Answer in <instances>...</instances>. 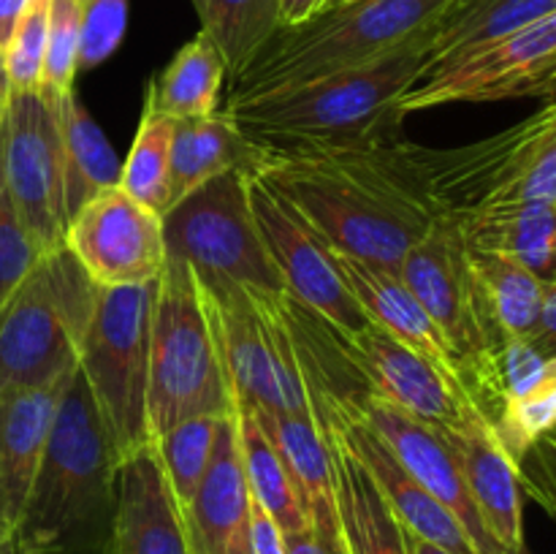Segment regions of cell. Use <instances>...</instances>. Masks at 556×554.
I'll return each instance as SVG.
<instances>
[{
  "label": "cell",
  "mask_w": 556,
  "mask_h": 554,
  "mask_svg": "<svg viewBox=\"0 0 556 554\" xmlns=\"http://www.w3.org/2000/svg\"><path fill=\"white\" fill-rule=\"evenodd\" d=\"M253 174L277 190L331 250L380 269H400L407 250L438 221L402 136L320 152L261 147Z\"/></svg>",
  "instance_id": "cell-1"
},
{
  "label": "cell",
  "mask_w": 556,
  "mask_h": 554,
  "mask_svg": "<svg viewBox=\"0 0 556 554\" xmlns=\"http://www.w3.org/2000/svg\"><path fill=\"white\" fill-rule=\"evenodd\" d=\"M438 22L378 63L304 81L223 112L255 144L282 152H320L367 147L396 139L402 128L400 98L429 65Z\"/></svg>",
  "instance_id": "cell-2"
},
{
  "label": "cell",
  "mask_w": 556,
  "mask_h": 554,
  "mask_svg": "<svg viewBox=\"0 0 556 554\" xmlns=\"http://www.w3.org/2000/svg\"><path fill=\"white\" fill-rule=\"evenodd\" d=\"M119 456L74 369L60 394L25 508L11 536L14 554H103L117 511Z\"/></svg>",
  "instance_id": "cell-3"
},
{
  "label": "cell",
  "mask_w": 556,
  "mask_h": 554,
  "mask_svg": "<svg viewBox=\"0 0 556 554\" xmlns=\"http://www.w3.org/2000/svg\"><path fill=\"white\" fill-rule=\"evenodd\" d=\"M454 0H348L280 27L231 79L226 103L253 101L304 81L389 58L440 20Z\"/></svg>",
  "instance_id": "cell-4"
},
{
  "label": "cell",
  "mask_w": 556,
  "mask_h": 554,
  "mask_svg": "<svg viewBox=\"0 0 556 554\" xmlns=\"http://www.w3.org/2000/svg\"><path fill=\"white\" fill-rule=\"evenodd\" d=\"M405 155L438 217L462 221L527 201L556 204L554 98L521 123L465 147L434 150L405 139Z\"/></svg>",
  "instance_id": "cell-5"
},
{
  "label": "cell",
  "mask_w": 556,
  "mask_h": 554,
  "mask_svg": "<svg viewBox=\"0 0 556 554\" xmlns=\"http://www.w3.org/2000/svg\"><path fill=\"white\" fill-rule=\"evenodd\" d=\"M96 299L98 286L65 244L38 255L0 310V396L74 373Z\"/></svg>",
  "instance_id": "cell-6"
},
{
  "label": "cell",
  "mask_w": 556,
  "mask_h": 554,
  "mask_svg": "<svg viewBox=\"0 0 556 554\" xmlns=\"http://www.w3.org/2000/svg\"><path fill=\"white\" fill-rule=\"evenodd\" d=\"M231 391L212 340L199 282L188 264L168 259L155 280L150 326V440L195 416H228Z\"/></svg>",
  "instance_id": "cell-7"
},
{
  "label": "cell",
  "mask_w": 556,
  "mask_h": 554,
  "mask_svg": "<svg viewBox=\"0 0 556 554\" xmlns=\"http://www.w3.org/2000/svg\"><path fill=\"white\" fill-rule=\"evenodd\" d=\"M231 402L275 413H313L291 297L250 288H201Z\"/></svg>",
  "instance_id": "cell-8"
},
{
  "label": "cell",
  "mask_w": 556,
  "mask_h": 554,
  "mask_svg": "<svg viewBox=\"0 0 556 554\" xmlns=\"http://www.w3.org/2000/svg\"><path fill=\"white\" fill-rule=\"evenodd\" d=\"M155 280L98 288L96 310L79 345V369L119 462L150 445V326Z\"/></svg>",
  "instance_id": "cell-9"
},
{
  "label": "cell",
  "mask_w": 556,
  "mask_h": 554,
  "mask_svg": "<svg viewBox=\"0 0 556 554\" xmlns=\"http://www.w3.org/2000/svg\"><path fill=\"white\" fill-rule=\"evenodd\" d=\"M163 242L201 288L286 293L250 206V168L217 174L163 212Z\"/></svg>",
  "instance_id": "cell-10"
},
{
  "label": "cell",
  "mask_w": 556,
  "mask_h": 554,
  "mask_svg": "<svg viewBox=\"0 0 556 554\" xmlns=\"http://www.w3.org/2000/svg\"><path fill=\"white\" fill-rule=\"evenodd\" d=\"M0 193L41 253L63 248V150L58 101L43 92H9L0 106Z\"/></svg>",
  "instance_id": "cell-11"
},
{
  "label": "cell",
  "mask_w": 556,
  "mask_h": 554,
  "mask_svg": "<svg viewBox=\"0 0 556 554\" xmlns=\"http://www.w3.org/2000/svg\"><path fill=\"white\" fill-rule=\"evenodd\" d=\"M556 85V14L532 22L525 30L478 47L462 58L429 68L400 98V117L448 106L489 103L508 98L552 101Z\"/></svg>",
  "instance_id": "cell-12"
},
{
  "label": "cell",
  "mask_w": 556,
  "mask_h": 554,
  "mask_svg": "<svg viewBox=\"0 0 556 554\" xmlns=\"http://www.w3.org/2000/svg\"><path fill=\"white\" fill-rule=\"evenodd\" d=\"M250 206L261 239L280 275L286 293L318 315L337 335H353L369 324L337 266L334 250L282 199L250 172Z\"/></svg>",
  "instance_id": "cell-13"
},
{
  "label": "cell",
  "mask_w": 556,
  "mask_h": 554,
  "mask_svg": "<svg viewBox=\"0 0 556 554\" xmlns=\"http://www.w3.org/2000/svg\"><path fill=\"white\" fill-rule=\"evenodd\" d=\"M331 340L369 394L427 424L434 432L459 429L470 418L481 416L459 380L375 324H367L353 335H337L331 329Z\"/></svg>",
  "instance_id": "cell-14"
},
{
  "label": "cell",
  "mask_w": 556,
  "mask_h": 554,
  "mask_svg": "<svg viewBox=\"0 0 556 554\" xmlns=\"http://www.w3.org/2000/svg\"><path fill=\"white\" fill-rule=\"evenodd\" d=\"M396 275L443 331L454 348L459 369L478 353L503 345L489 329L467 259V244L454 221H432L427 234L400 261Z\"/></svg>",
  "instance_id": "cell-15"
},
{
  "label": "cell",
  "mask_w": 556,
  "mask_h": 554,
  "mask_svg": "<svg viewBox=\"0 0 556 554\" xmlns=\"http://www.w3.org/2000/svg\"><path fill=\"white\" fill-rule=\"evenodd\" d=\"M63 244L98 288L144 286L157 280L166 264L163 215L130 199L119 185L71 217Z\"/></svg>",
  "instance_id": "cell-16"
},
{
  "label": "cell",
  "mask_w": 556,
  "mask_h": 554,
  "mask_svg": "<svg viewBox=\"0 0 556 554\" xmlns=\"http://www.w3.org/2000/svg\"><path fill=\"white\" fill-rule=\"evenodd\" d=\"M326 378V375H320ZM342 396L348 405L386 440L396 459L410 470V476L454 516L467 532L470 543L476 546L478 554H508L483 527L481 516H478L476 503H472L470 492L465 487L459 467H456L454 456L445 449L443 438L434 432L427 424L416 421V418L405 416L396 407L386 405L375 394L364 389L362 380L356 375H342V378H326Z\"/></svg>",
  "instance_id": "cell-17"
},
{
  "label": "cell",
  "mask_w": 556,
  "mask_h": 554,
  "mask_svg": "<svg viewBox=\"0 0 556 554\" xmlns=\"http://www.w3.org/2000/svg\"><path fill=\"white\" fill-rule=\"evenodd\" d=\"M454 456L489 536L508 554L525 546V492L514 459L483 416L438 432Z\"/></svg>",
  "instance_id": "cell-18"
},
{
  "label": "cell",
  "mask_w": 556,
  "mask_h": 554,
  "mask_svg": "<svg viewBox=\"0 0 556 554\" xmlns=\"http://www.w3.org/2000/svg\"><path fill=\"white\" fill-rule=\"evenodd\" d=\"M182 521L193 554H250V489L233 411L220 418L212 462Z\"/></svg>",
  "instance_id": "cell-19"
},
{
  "label": "cell",
  "mask_w": 556,
  "mask_h": 554,
  "mask_svg": "<svg viewBox=\"0 0 556 554\" xmlns=\"http://www.w3.org/2000/svg\"><path fill=\"white\" fill-rule=\"evenodd\" d=\"M103 554H193L152 443L119 465L117 511Z\"/></svg>",
  "instance_id": "cell-20"
},
{
  "label": "cell",
  "mask_w": 556,
  "mask_h": 554,
  "mask_svg": "<svg viewBox=\"0 0 556 554\" xmlns=\"http://www.w3.org/2000/svg\"><path fill=\"white\" fill-rule=\"evenodd\" d=\"M334 259L348 291L353 293V299L358 302L362 313L367 315L369 324L383 329L396 342L407 345L418 356H424L434 367L443 369L445 375L459 380V362H456L454 348L448 345L443 331L429 318L427 310L421 307V302L413 297L410 288L402 282L396 272L364 264V261L337 253V250Z\"/></svg>",
  "instance_id": "cell-21"
},
{
  "label": "cell",
  "mask_w": 556,
  "mask_h": 554,
  "mask_svg": "<svg viewBox=\"0 0 556 554\" xmlns=\"http://www.w3.org/2000/svg\"><path fill=\"white\" fill-rule=\"evenodd\" d=\"M68 378L71 375H65L63 380L41 389L11 391L0 396V527L9 543L41 465L60 394Z\"/></svg>",
  "instance_id": "cell-22"
},
{
  "label": "cell",
  "mask_w": 556,
  "mask_h": 554,
  "mask_svg": "<svg viewBox=\"0 0 556 554\" xmlns=\"http://www.w3.org/2000/svg\"><path fill=\"white\" fill-rule=\"evenodd\" d=\"M250 411L258 418L261 429L286 465L309 527L324 541L342 546L334 500V465H331L329 443L313 413H275L261 411V407H250Z\"/></svg>",
  "instance_id": "cell-23"
},
{
  "label": "cell",
  "mask_w": 556,
  "mask_h": 554,
  "mask_svg": "<svg viewBox=\"0 0 556 554\" xmlns=\"http://www.w3.org/2000/svg\"><path fill=\"white\" fill-rule=\"evenodd\" d=\"M320 432L334 465V500L345 554H407L405 527L369 478L367 467L331 429L320 427Z\"/></svg>",
  "instance_id": "cell-24"
},
{
  "label": "cell",
  "mask_w": 556,
  "mask_h": 554,
  "mask_svg": "<svg viewBox=\"0 0 556 554\" xmlns=\"http://www.w3.org/2000/svg\"><path fill=\"white\" fill-rule=\"evenodd\" d=\"M261 158V147L250 141L223 109L193 119H174L172 161H168V206L193 193L206 179L231 168H250Z\"/></svg>",
  "instance_id": "cell-25"
},
{
  "label": "cell",
  "mask_w": 556,
  "mask_h": 554,
  "mask_svg": "<svg viewBox=\"0 0 556 554\" xmlns=\"http://www.w3.org/2000/svg\"><path fill=\"white\" fill-rule=\"evenodd\" d=\"M472 277L489 329L500 342H530L546 356H556L541 340V310L554 280H541L516 261L467 248Z\"/></svg>",
  "instance_id": "cell-26"
},
{
  "label": "cell",
  "mask_w": 556,
  "mask_h": 554,
  "mask_svg": "<svg viewBox=\"0 0 556 554\" xmlns=\"http://www.w3.org/2000/svg\"><path fill=\"white\" fill-rule=\"evenodd\" d=\"M467 248L516 261L541 280H554L556 204L527 201L472 212L454 221Z\"/></svg>",
  "instance_id": "cell-27"
},
{
  "label": "cell",
  "mask_w": 556,
  "mask_h": 554,
  "mask_svg": "<svg viewBox=\"0 0 556 554\" xmlns=\"http://www.w3.org/2000/svg\"><path fill=\"white\" fill-rule=\"evenodd\" d=\"M58 125L63 150V204L65 217L71 221L103 190L117 188L123 163L76 92L58 101Z\"/></svg>",
  "instance_id": "cell-28"
},
{
  "label": "cell",
  "mask_w": 556,
  "mask_h": 554,
  "mask_svg": "<svg viewBox=\"0 0 556 554\" xmlns=\"http://www.w3.org/2000/svg\"><path fill=\"white\" fill-rule=\"evenodd\" d=\"M548 14H556V0H454L438 20L427 71L525 30Z\"/></svg>",
  "instance_id": "cell-29"
},
{
  "label": "cell",
  "mask_w": 556,
  "mask_h": 554,
  "mask_svg": "<svg viewBox=\"0 0 556 554\" xmlns=\"http://www.w3.org/2000/svg\"><path fill=\"white\" fill-rule=\"evenodd\" d=\"M226 76V63H223L220 52L204 33H199L152 79L144 112L163 114L168 119L206 117V114L217 112Z\"/></svg>",
  "instance_id": "cell-30"
},
{
  "label": "cell",
  "mask_w": 556,
  "mask_h": 554,
  "mask_svg": "<svg viewBox=\"0 0 556 554\" xmlns=\"http://www.w3.org/2000/svg\"><path fill=\"white\" fill-rule=\"evenodd\" d=\"M233 416H237L239 456H242V470L250 489V498L275 519V525L282 532L309 527L307 514H304L302 503H299V494L293 489L291 476H288L286 465L277 456L275 445L269 443L266 432L261 429L258 418L242 402H233Z\"/></svg>",
  "instance_id": "cell-31"
},
{
  "label": "cell",
  "mask_w": 556,
  "mask_h": 554,
  "mask_svg": "<svg viewBox=\"0 0 556 554\" xmlns=\"http://www.w3.org/2000/svg\"><path fill=\"white\" fill-rule=\"evenodd\" d=\"M226 74L239 76L282 27L280 0H190Z\"/></svg>",
  "instance_id": "cell-32"
},
{
  "label": "cell",
  "mask_w": 556,
  "mask_h": 554,
  "mask_svg": "<svg viewBox=\"0 0 556 554\" xmlns=\"http://www.w3.org/2000/svg\"><path fill=\"white\" fill-rule=\"evenodd\" d=\"M220 418H185V421L174 424L172 429H166V432L152 440V449H155V456L161 462L163 476H166V483L172 489L179 514L188 508L195 489L204 481L206 467L212 462V451H215Z\"/></svg>",
  "instance_id": "cell-33"
},
{
  "label": "cell",
  "mask_w": 556,
  "mask_h": 554,
  "mask_svg": "<svg viewBox=\"0 0 556 554\" xmlns=\"http://www.w3.org/2000/svg\"><path fill=\"white\" fill-rule=\"evenodd\" d=\"M174 119L163 114H141L128 161L119 168V188L163 215L168 206V161H172Z\"/></svg>",
  "instance_id": "cell-34"
},
{
  "label": "cell",
  "mask_w": 556,
  "mask_h": 554,
  "mask_svg": "<svg viewBox=\"0 0 556 554\" xmlns=\"http://www.w3.org/2000/svg\"><path fill=\"white\" fill-rule=\"evenodd\" d=\"M556 421V375L543 380L541 386L530 389L527 394L514 396L500 407L494 416L492 429L508 456L514 459L516 470H519L521 459L530 454L532 449L552 440Z\"/></svg>",
  "instance_id": "cell-35"
},
{
  "label": "cell",
  "mask_w": 556,
  "mask_h": 554,
  "mask_svg": "<svg viewBox=\"0 0 556 554\" xmlns=\"http://www.w3.org/2000/svg\"><path fill=\"white\" fill-rule=\"evenodd\" d=\"M79 3L76 0H52L49 3V27H47V52H43L41 85L52 101L74 92V79L79 74Z\"/></svg>",
  "instance_id": "cell-36"
},
{
  "label": "cell",
  "mask_w": 556,
  "mask_h": 554,
  "mask_svg": "<svg viewBox=\"0 0 556 554\" xmlns=\"http://www.w3.org/2000/svg\"><path fill=\"white\" fill-rule=\"evenodd\" d=\"M49 3L52 0H30L14 25L9 43L3 47V71L9 92H33L41 85L43 52H47Z\"/></svg>",
  "instance_id": "cell-37"
},
{
  "label": "cell",
  "mask_w": 556,
  "mask_h": 554,
  "mask_svg": "<svg viewBox=\"0 0 556 554\" xmlns=\"http://www.w3.org/2000/svg\"><path fill=\"white\" fill-rule=\"evenodd\" d=\"M128 27V0H81L79 3V63L90 71L119 47Z\"/></svg>",
  "instance_id": "cell-38"
},
{
  "label": "cell",
  "mask_w": 556,
  "mask_h": 554,
  "mask_svg": "<svg viewBox=\"0 0 556 554\" xmlns=\"http://www.w3.org/2000/svg\"><path fill=\"white\" fill-rule=\"evenodd\" d=\"M41 250L36 248L25 228L20 226L16 215L11 212L9 201L0 193V310L9 302L33 264L38 261Z\"/></svg>",
  "instance_id": "cell-39"
},
{
  "label": "cell",
  "mask_w": 556,
  "mask_h": 554,
  "mask_svg": "<svg viewBox=\"0 0 556 554\" xmlns=\"http://www.w3.org/2000/svg\"><path fill=\"white\" fill-rule=\"evenodd\" d=\"M250 554H286L282 530L253 498H250Z\"/></svg>",
  "instance_id": "cell-40"
},
{
  "label": "cell",
  "mask_w": 556,
  "mask_h": 554,
  "mask_svg": "<svg viewBox=\"0 0 556 554\" xmlns=\"http://www.w3.org/2000/svg\"><path fill=\"white\" fill-rule=\"evenodd\" d=\"M282 546H286V554H345V549L324 541L313 527L282 532Z\"/></svg>",
  "instance_id": "cell-41"
},
{
  "label": "cell",
  "mask_w": 556,
  "mask_h": 554,
  "mask_svg": "<svg viewBox=\"0 0 556 554\" xmlns=\"http://www.w3.org/2000/svg\"><path fill=\"white\" fill-rule=\"evenodd\" d=\"M326 3H329V0H280L282 27L307 22L309 16H315L318 11H324Z\"/></svg>",
  "instance_id": "cell-42"
},
{
  "label": "cell",
  "mask_w": 556,
  "mask_h": 554,
  "mask_svg": "<svg viewBox=\"0 0 556 554\" xmlns=\"http://www.w3.org/2000/svg\"><path fill=\"white\" fill-rule=\"evenodd\" d=\"M27 3H30V0H0V52H3V47L9 43L14 25L20 22Z\"/></svg>",
  "instance_id": "cell-43"
},
{
  "label": "cell",
  "mask_w": 556,
  "mask_h": 554,
  "mask_svg": "<svg viewBox=\"0 0 556 554\" xmlns=\"http://www.w3.org/2000/svg\"><path fill=\"white\" fill-rule=\"evenodd\" d=\"M405 549H407V554H451V552H445V549L434 546V543L424 541V538L413 536V532H407V530H405Z\"/></svg>",
  "instance_id": "cell-44"
},
{
  "label": "cell",
  "mask_w": 556,
  "mask_h": 554,
  "mask_svg": "<svg viewBox=\"0 0 556 554\" xmlns=\"http://www.w3.org/2000/svg\"><path fill=\"white\" fill-rule=\"evenodd\" d=\"M9 98V81H5V71H3V52H0V106Z\"/></svg>",
  "instance_id": "cell-45"
},
{
  "label": "cell",
  "mask_w": 556,
  "mask_h": 554,
  "mask_svg": "<svg viewBox=\"0 0 556 554\" xmlns=\"http://www.w3.org/2000/svg\"><path fill=\"white\" fill-rule=\"evenodd\" d=\"M0 554H14L11 552V543H9V538H5L3 527H0Z\"/></svg>",
  "instance_id": "cell-46"
},
{
  "label": "cell",
  "mask_w": 556,
  "mask_h": 554,
  "mask_svg": "<svg viewBox=\"0 0 556 554\" xmlns=\"http://www.w3.org/2000/svg\"><path fill=\"white\" fill-rule=\"evenodd\" d=\"M514 554H530V549H527V543H525V546H521L519 552H514Z\"/></svg>",
  "instance_id": "cell-47"
},
{
  "label": "cell",
  "mask_w": 556,
  "mask_h": 554,
  "mask_svg": "<svg viewBox=\"0 0 556 554\" xmlns=\"http://www.w3.org/2000/svg\"><path fill=\"white\" fill-rule=\"evenodd\" d=\"M334 3H348V0H329V3H326V5H334Z\"/></svg>",
  "instance_id": "cell-48"
},
{
  "label": "cell",
  "mask_w": 556,
  "mask_h": 554,
  "mask_svg": "<svg viewBox=\"0 0 556 554\" xmlns=\"http://www.w3.org/2000/svg\"><path fill=\"white\" fill-rule=\"evenodd\" d=\"M76 3H81V0H76Z\"/></svg>",
  "instance_id": "cell-49"
}]
</instances>
